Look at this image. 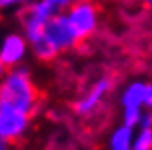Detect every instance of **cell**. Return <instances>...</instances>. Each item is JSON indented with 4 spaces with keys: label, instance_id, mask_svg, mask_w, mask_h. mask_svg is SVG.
I'll list each match as a JSON object with an SVG mask.
<instances>
[{
    "label": "cell",
    "instance_id": "10",
    "mask_svg": "<svg viewBox=\"0 0 152 150\" xmlns=\"http://www.w3.org/2000/svg\"><path fill=\"white\" fill-rule=\"evenodd\" d=\"M34 0H0V8H14V6H28Z\"/></svg>",
    "mask_w": 152,
    "mask_h": 150
},
{
    "label": "cell",
    "instance_id": "12",
    "mask_svg": "<svg viewBox=\"0 0 152 150\" xmlns=\"http://www.w3.org/2000/svg\"><path fill=\"white\" fill-rule=\"evenodd\" d=\"M8 144H10V142H6V140H2V138H0V150H10Z\"/></svg>",
    "mask_w": 152,
    "mask_h": 150
},
{
    "label": "cell",
    "instance_id": "4",
    "mask_svg": "<svg viewBox=\"0 0 152 150\" xmlns=\"http://www.w3.org/2000/svg\"><path fill=\"white\" fill-rule=\"evenodd\" d=\"M144 88L146 82L134 80L130 82L120 94V106H122V122L128 126L136 128L142 122L146 108H144Z\"/></svg>",
    "mask_w": 152,
    "mask_h": 150
},
{
    "label": "cell",
    "instance_id": "8",
    "mask_svg": "<svg viewBox=\"0 0 152 150\" xmlns=\"http://www.w3.org/2000/svg\"><path fill=\"white\" fill-rule=\"evenodd\" d=\"M132 150H152V114L146 110L142 122L134 128L132 138Z\"/></svg>",
    "mask_w": 152,
    "mask_h": 150
},
{
    "label": "cell",
    "instance_id": "1",
    "mask_svg": "<svg viewBox=\"0 0 152 150\" xmlns=\"http://www.w3.org/2000/svg\"><path fill=\"white\" fill-rule=\"evenodd\" d=\"M38 106V92L26 68H10L0 80V108H10L32 116Z\"/></svg>",
    "mask_w": 152,
    "mask_h": 150
},
{
    "label": "cell",
    "instance_id": "3",
    "mask_svg": "<svg viewBox=\"0 0 152 150\" xmlns=\"http://www.w3.org/2000/svg\"><path fill=\"white\" fill-rule=\"evenodd\" d=\"M66 18H68L70 26L74 28L76 36L80 38V42L90 38L96 30H98V8L92 4L90 0H78L72 2L66 8Z\"/></svg>",
    "mask_w": 152,
    "mask_h": 150
},
{
    "label": "cell",
    "instance_id": "6",
    "mask_svg": "<svg viewBox=\"0 0 152 150\" xmlns=\"http://www.w3.org/2000/svg\"><path fill=\"white\" fill-rule=\"evenodd\" d=\"M30 50V44L24 34H8L0 42V60L6 68L18 66Z\"/></svg>",
    "mask_w": 152,
    "mask_h": 150
},
{
    "label": "cell",
    "instance_id": "11",
    "mask_svg": "<svg viewBox=\"0 0 152 150\" xmlns=\"http://www.w3.org/2000/svg\"><path fill=\"white\" fill-rule=\"evenodd\" d=\"M144 108L152 110V82H146L144 88Z\"/></svg>",
    "mask_w": 152,
    "mask_h": 150
},
{
    "label": "cell",
    "instance_id": "9",
    "mask_svg": "<svg viewBox=\"0 0 152 150\" xmlns=\"http://www.w3.org/2000/svg\"><path fill=\"white\" fill-rule=\"evenodd\" d=\"M132 138H134V128L122 122L120 126L112 130L108 138V148L110 150H132Z\"/></svg>",
    "mask_w": 152,
    "mask_h": 150
},
{
    "label": "cell",
    "instance_id": "14",
    "mask_svg": "<svg viewBox=\"0 0 152 150\" xmlns=\"http://www.w3.org/2000/svg\"><path fill=\"white\" fill-rule=\"evenodd\" d=\"M140 2H144L146 6H152V0H140Z\"/></svg>",
    "mask_w": 152,
    "mask_h": 150
},
{
    "label": "cell",
    "instance_id": "5",
    "mask_svg": "<svg viewBox=\"0 0 152 150\" xmlns=\"http://www.w3.org/2000/svg\"><path fill=\"white\" fill-rule=\"evenodd\" d=\"M110 88H112V82H110L108 78L96 80L82 96L76 100V104H74L76 114H80V116H90V114H94L100 106H102V102L106 100Z\"/></svg>",
    "mask_w": 152,
    "mask_h": 150
},
{
    "label": "cell",
    "instance_id": "7",
    "mask_svg": "<svg viewBox=\"0 0 152 150\" xmlns=\"http://www.w3.org/2000/svg\"><path fill=\"white\" fill-rule=\"evenodd\" d=\"M28 122H30L28 114L10 108H0V138L6 142L18 140L28 130Z\"/></svg>",
    "mask_w": 152,
    "mask_h": 150
},
{
    "label": "cell",
    "instance_id": "2",
    "mask_svg": "<svg viewBox=\"0 0 152 150\" xmlns=\"http://www.w3.org/2000/svg\"><path fill=\"white\" fill-rule=\"evenodd\" d=\"M80 42V38L76 36L74 28L70 26L68 18L64 12L52 16L46 22L42 34L36 36L34 40H30V50L34 52V56L40 60H52L56 54L66 52L70 48H74Z\"/></svg>",
    "mask_w": 152,
    "mask_h": 150
},
{
    "label": "cell",
    "instance_id": "13",
    "mask_svg": "<svg viewBox=\"0 0 152 150\" xmlns=\"http://www.w3.org/2000/svg\"><path fill=\"white\" fill-rule=\"evenodd\" d=\"M4 70H6V66H4V64H2V60H0V76L4 74Z\"/></svg>",
    "mask_w": 152,
    "mask_h": 150
}]
</instances>
